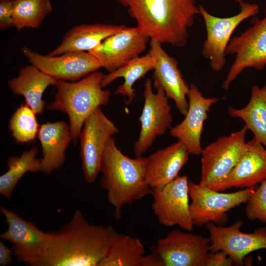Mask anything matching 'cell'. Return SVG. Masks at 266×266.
I'll list each match as a JSON object with an SVG mask.
<instances>
[{
  "mask_svg": "<svg viewBox=\"0 0 266 266\" xmlns=\"http://www.w3.org/2000/svg\"><path fill=\"white\" fill-rule=\"evenodd\" d=\"M116 232L112 226L90 223L76 210L68 222L49 232L40 266H100Z\"/></svg>",
  "mask_w": 266,
  "mask_h": 266,
  "instance_id": "cell-1",
  "label": "cell"
},
{
  "mask_svg": "<svg viewBox=\"0 0 266 266\" xmlns=\"http://www.w3.org/2000/svg\"><path fill=\"white\" fill-rule=\"evenodd\" d=\"M135 19L144 35L161 44L182 47L187 43L188 30L200 14L195 0H117Z\"/></svg>",
  "mask_w": 266,
  "mask_h": 266,
  "instance_id": "cell-2",
  "label": "cell"
},
{
  "mask_svg": "<svg viewBox=\"0 0 266 266\" xmlns=\"http://www.w3.org/2000/svg\"><path fill=\"white\" fill-rule=\"evenodd\" d=\"M147 157L130 158L117 146L113 136L108 140L102 156L100 185L114 208V216L122 217L123 207L151 195L146 179Z\"/></svg>",
  "mask_w": 266,
  "mask_h": 266,
  "instance_id": "cell-3",
  "label": "cell"
},
{
  "mask_svg": "<svg viewBox=\"0 0 266 266\" xmlns=\"http://www.w3.org/2000/svg\"><path fill=\"white\" fill-rule=\"evenodd\" d=\"M104 75L101 71H96L76 81L58 80L56 85L55 99L47 108L67 115L74 144L79 138L87 118L109 101L110 91L101 86Z\"/></svg>",
  "mask_w": 266,
  "mask_h": 266,
  "instance_id": "cell-4",
  "label": "cell"
},
{
  "mask_svg": "<svg viewBox=\"0 0 266 266\" xmlns=\"http://www.w3.org/2000/svg\"><path fill=\"white\" fill-rule=\"evenodd\" d=\"M255 190V187L232 193H221L189 181L191 200L190 211L194 226L201 227L209 222L226 225L229 210L245 203Z\"/></svg>",
  "mask_w": 266,
  "mask_h": 266,
  "instance_id": "cell-5",
  "label": "cell"
},
{
  "mask_svg": "<svg viewBox=\"0 0 266 266\" xmlns=\"http://www.w3.org/2000/svg\"><path fill=\"white\" fill-rule=\"evenodd\" d=\"M252 25L237 36L231 38L226 54L235 56L222 84L228 90L232 83L246 68L262 70L266 66V7L261 19L253 17Z\"/></svg>",
  "mask_w": 266,
  "mask_h": 266,
  "instance_id": "cell-6",
  "label": "cell"
},
{
  "mask_svg": "<svg viewBox=\"0 0 266 266\" xmlns=\"http://www.w3.org/2000/svg\"><path fill=\"white\" fill-rule=\"evenodd\" d=\"M239 5L240 11L237 14L227 17L214 16L202 5H199L206 32L201 54L215 71L221 70L225 66L226 49L233 31L243 21L259 12V7L257 4L244 2Z\"/></svg>",
  "mask_w": 266,
  "mask_h": 266,
  "instance_id": "cell-7",
  "label": "cell"
},
{
  "mask_svg": "<svg viewBox=\"0 0 266 266\" xmlns=\"http://www.w3.org/2000/svg\"><path fill=\"white\" fill-rule=\"evenodd\" d=\"M7 229L0 238L11 245L16 261L30 266H40L47 251L50 233L39 229L13 211L0 206Z\"/></svg>",
  "mask_w": 266,
  "mask_h": 266,
  "instance_id": "cell-8",
  "label": "cell"
},
{
  "mask_svg": "<svg viewBox=\"0 0 266 266\" xmlns=\"http://www.w3.org/2000/svg\"><path fill=\"white\" fill-rule=\"evenodd\" d=\"M247 130L244 126L237 132L218 138L202 149L200 184L212 188L229 175L246 148Z\"/></svg>",
  "mask_w": 266,
  "mask_h": 266,
  "instance_id": "cell-9",
  "label": "cell"
},
{
  "mask_svg": "<svg viewBox=\"0 0 266 266\" xmlns=\"http://www.w3.org/2000/svg\"><path fill=\"white\" fill-rule=\"evenodd\" d=\"M119 129L101 110H95L85 120L80 134V156L84 180L94 183L100 173V163L109 138Z\"/></svg>",
  "mask_w": 266,
  "mask_h": 266,
  "instance_id": "cell-10",
  "label": "cell"
},
{
  "mask_svg": "<svg viewBox=\"0 0 266 266\" xmlns=\"http://www.w3.org/2000/svg\"><path fill=\"white\" fill-rule=\"evenodd\" d=\"M156 90L157 92H154L152 81L148 78L143 91L144 105L138 119L140 130L133 146L135 157L142 156L157 137L171 128L173 122L169 99L161 88Z\"/></svg>",
  "mask_w": 266,
  "mask_h": 266,
  "instance_id": "cell-11",
  "label": "cell"
},
{
  "mask_svg": "<svg viewBox=\"0 0 266 266\" xmlns=\"http://www.w3.org/2000/svg\"><path fill=\"white\" fill-rule=\"evenodd\" d=\"M189 181L186 175L178 176L163 187L152 189V210L161 225L178 226L186 231L193 230L194 225L190 211Z\"/></svg>",
  "mask_w": 266,
  "mask_h": 266,
  "instance_id": "cell-12",
  "label": "cell"
},
{
  "mask_svg": "<svg viewBox=\"0 0 266 266\" xmlns=\"http://www.w3.org/2000/svg\"><path fill=\"white\" fill-rule=\"evenodd\" d=\"M210 244L209 237L177 229L159 238L152 252L163 266H204Z\"/></svg>",
  "mask_w": 266,
  "mask_h": 266,
  "instance_id": "cell-13",
  "label": "cell"
},
{
  "mask_svg": "<svg viewBox=\"0 0 266 266\" xmlns=\"http://www.w3.org/2000/svg\"><path fill=\"white\" fill-rule=\"evenodd\" d=\"M243 225L238 220L228 227L209 222L205 226L209 233V251L222 250L232 259L233 264L243 266L245 257L255 251L266 249V227L251 233L240 231Z\"/></svg>",
  "mask_w": 266,
  "mask_h": 266,
  "instance_id": "cell-14",
  "label": "cell"
},
{
  "mask_svg": "<svg viewBox=\"0 0 266 266\" xmlns=\"http://www.w3.org/2000/svg\"><path fill=\"white\" fill-rule=\"evenodd\" d=\"M23 55L41 71L58 80L74 82L101 67L88 52H70L57 55H43L24 46Z\"/></svg>",
  "mask_w": 266,
  "mask_h": 266,
  "instance_id": "cell-15",
  "label": "cell"
},
{
  "mask_svg": "<svg viewBox=\"0 0 266 266\" xmlns=\"http://www.w3.org/2000/svg\"><path fill=\"white\" fill-rule=\"evenodd\" d=\"M149 39L136 27H126L104 39L88 52L109 73L138 57L146 50Z\"/></svg>",
  "mask_w": 266,
  "mask_h": 266,
  "instance_id": "cell-16",
  "label": "cell"
},
{
  "mask_svg": "<svg viewBox=\"0 0 266 266\" xmlns=\"http://www.w3.org/2000/svg\"><path fill=\"white\" fill-rule=\"evenodd\" d=\"M148 53L155 62L153 86L156 89L161 88L168 99L173 100L180 114L185 116L189 106L187 98L190 85L183 78L177 61L154 39H150Z\"/></svg>",
  "mask_w": 266,
  "mask_h": 266,
  "instance_id": "cell-17",
  "label": "cell"
},
{
  "mask_svg": "<svg viewBox=\"0 0 266 266\" xmlns=\"http://www.w3.org/2000/svg\"><path fill=\"white\" fill-rule=\"evenodd\" d=\"M188 109L184 120L170 128V134L183 143L190 154H201V136L203 125L207 119L211 106L217 102V98H205L194 84H190L188 95Z\"/></svg>",
  "mask_w": 266,
  "mask_h": 266,
  "instance_id": "cell-18",
  "label": "cell"
},
{
  "mask_svg": "<svg viewBox=\"0 0 266 266\" xmlns=\"http://www.w3.org/2000/svg\"><path fill=\"white\" fill-rule=\"evenodd\" d=\"M266 179V148L254 138L246 143V148L236 165L212 189L224 191L233 188L255 187Z\"/></svg>",
  "mask_w": 266,
  "mask_h": 266,
  "instance_id": "cell-19",
  "label": "cell"
},
{
  "mask_svg": "<svg viewBox=\"0 0 266 266\" xmlns=\"http://www.w3.org/2000/svg\"><path fill=\"white\" fill-rule=\"evenodd\" d=\"M189 154L185 145L178 140L147 157L146 179L150 187L161 188L177 178Z\"/></svg>",
  "mask_w": 266,
  "mask_h": 266,
  "instance_id": "cell-20",
  "label": "cell"
},
{
  "mask_svg": "<svg viewBox=\"0 0 266 266\" xmlns=\"http://www.w3.org/2000/svg\"><path fill=\"white\" fill-rule=\"evenodd\" d=\"M42 148L40 171L50 174L66 161V151L72 137L70 128L64 121L40 125L37 135Z\"/></svg>",
  "mask_w": 266,
  "mask_h": 266,
  "instance_id": "cell-21",
  "label": "cell"
},
{
  "mask_svg": "<svg viewBox=\"0 0 266 266\" xmlns=\"http://www.w3.org/2000/svg\"><path fill=\"white\" fill-rule=\"evenodd\" d=\"M58 81L30 64L21 67L18 75L10 79L7 84L13 94L24 97L25 103L37 115L43 112L44 91L50 86H56Z\"/></svg>",
  "mask_w": 266,
  "mask_h": 266,
  "instance_id": "cell-22",
  "label": "cell"
},
{
  "mask_svg": "<svg viewBox=\"0 0 266 266\" xmlns=\"http://www.w3.org/2000/svg\"><path fill=\"white\" fill-rule=\"evenodd\" d=\"M126 27L124 25L100 23L74 26L66 33L59 46L48 55L57 56L70 52H89L104 39Z\"/></svg>",
  "mask_w": 266,
  "mask_h": 266,
  "instance_id": "cell-23",
  "label": "cell"
},
{
  "mask_svg": "<svg viewBox=\"0 0 266 266\" xmlns=\"http://www.w3.org/2000/svg\"><path fill=\"white\" fill-rule=\"evenodd\" d=\"M155 60L148 53L146 55L137 57L128 62L114 70L104 74L101 81V86L106 87L116 79L122 77L124 83L116 89L115 94L126 97L128 104L133 101L135 96V91L133 86L139 79L143 77L155 68Z\"/></svg>",
  "mask_w": 266,
  "mask_h": 266,
  "instance_id": "cell-24",
  "label": "cell"
},
{
  "mask_svg": "<svg viewBox=\"0 0 266 266\" xmlns=\"http://www.w3.org/2000/svg\"><path fill=\"white\" fill-rule=\"evenodd\" d=\"M251 92L250 100L244 107H230L228 113L232 117L242 119L253 133L254 138L266 148V96L257 85L252 86Z\"/></svg>",
  "mask_w": 266,
  "mask_h": 266,
  "instance_id": "cell-25",
  "label": "cell"
},
{
  "mask_svg": "<svg viewBox=\"0 0 266 266\" xmlns=\"http://www.w3.org/2000/svg\"><path fill=\"white\" fill-rule=\"evenodd\" d=\"M145 255L138 238L116 232L100 266H142Z\"/></svg>",
  "mask_w": 266,
  "mask_h": 266,
  "instance_id": "cell-26",
  "label": "cell"
},
{
  "mask_svg": "<svg viewBox=\"0 0 266 266\" xmlns=\"http://www.w3.org/2000/svg\"><path fill=\"white\" fill-rule=\"evenodd\" d=\"M38 151V148L33 146L19 156L8 158L6 162L8 169L0 176V194L2 196L10 199L17 183L26 173L40 171L41 159L36 158Z\"/></svg>",
  "mask_w": 266,
  "mask_h": 266,
  "instance_id": "cell-27",
  "label": "cell"
},
{
  "mask_svg": "<svg viewBox=\"0 0 266 266\" xmlns=\"http://www.w3.org/2000/svg\"><path fill=\"white\" fill-rule=\"evenodd\" d=\"M52 10L51 0H14L13 27L19 31L37 28Z\"/></svg>",
  "mask_w": 266,
  "mask_h": 266,
  "instance_id": "cell-28",
  "label": "cell"
},
{
  "mask_svg": "<svg viewBox=\"0 0 266 266\" xmlns=\"http://www.w3.org/2000/svg\"><path fill=\"white\" fill-rule=\"evenodd\" d=\"M36 114L27 104H21L11 116L9 128L12 136L19 143L33 141L38 132Z\"/></svg>",
  "mask_w": 266,
  "mask_h": 266,
  "instance_id": "cell-29",
  "label": "cell"
},
{
  "mask_svg": "<svg viewBox=\"0 0 266 266\" xmlns=\"http://www.w3.org/2000/svg\"><path fill=\"white\" fill-rule=\"evenodd\" d=\"M246 203L247 218L251 221L258 220L266 224V179L255 189Z\"/></svg>",
  "mask_w": 266,
  "mask_h": 266,
  "instance_id": "cell-30",
  "label": "cell"
},
{
  "mask_svg": "<svg viewBox=\"0 0 266 266\" xmlns=\"http://www.w3.org/2000/svg\"><path fill=\"white\" fill-rule=\"evenodd\" d=\"M14 0H0V30L13 27V7Z\"/></svg>",
  "mask_w": 266,
  "mask_h": 266,
  "instance_id": "cell-31",
  "label": "cell"
},
{
  "mask_svg": "<svg viewBox=\"0 0 266 266\" xmlns=\"http://www.w3.org/2000/svg\"><path fill=\"white\" fill-rule=\"evenodd\" d=\"M233 261L224 251L219 250L209 251L207 253L204 266H232Z\"/></svg>",
  "mask_w": 266,
  "mask_h": 266,
  "instance_id": "cell-32",
  "label": "cell"
},
{
  "mask_svg": "<svg viewBox=\"0 0 266 266\" xmlns=\"http://www.w3.org/2000/svg\"><path fill=\"white\" fill-rule=\"evenodd\" d=\"M13 250L8 247L1 240L0 241V265L6 266L12 262Z\"/></svg>",
  "mask_w": 266,
  "mask_h": 266,
  "instance_id": "cell-33",
  "label": "cell"
},
{
  "mask_svg": "<svg viewBox=\"0 0 266 266\" xmlns=\"http://www.w3.org/2000/svg\"><path fill=\"white\" fill-rule=\"evenodd\" d=\"M261 91L266 96V86H265L261 88Z\"/></svg>",
  "mask_w": 266,
  "mask_h": 266,
  "instance_id": "cell-34",
  "label": "cell"
},
{
  "mask_svg": "<svg viewBox=\"0 0 266 266\" xmlns=\"http://www.w3.org/2000/svg\"><path fill=\"white\" fill-rule=\"evenodd\" d=\"M236 2L238 3L239 5L244 2L243 0H234Z\"/></svg>",
  "mask_w": 266,
  "mask_h": 266,
  "instance_id": "cell-35",
  "label": "cell"
}]
</instances>
